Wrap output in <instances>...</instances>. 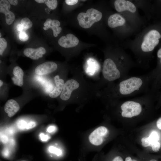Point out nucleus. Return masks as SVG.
<instances>
[{
	"mask_svg": "<svg viewBox=\"0 0 161 161\" xmlns=\"http://www.w3.org/2000/svg\"><path fill=\"white\" fill-rule=\"evenodd\" d=\"M21 24L23 27L24 30H26L31 28L32 23L31 20L27 18H24L21 21Z\"/></svg>",
	"mask_w": 161,
	"mask_h": 161,
	"instance_id": "f3484780",
	"label": "nucleus"
},
{
	"mask_svg": "<svg viewBox=\"0 0 161 161\" xmlns=\"http://www.w3.org/2000/svg\"><path fill=\"white\" fill-rule=\"evenodd\" d=\"M157 56L160 60V62L161 64V48L158 50L157 52Z\"/></svg>",
	"mask_w": 161,
	"mask_h": 161,
	"instance_id": "72a5a7b5",
	"label": "nucleus"
},
{
	"mask_svg": "<svg viewBox=\"0 0 161 161\" xmlns=\"http://www.w3.org/2000/svg\"><path fill=\"white\" fill-rule=\"evenodd\" d=\"M46 52V50L43 47L36 49L28 48L25 49L23 53L25 55L31 59L36 60L43 57V55Z\"/></svg>",
	"mask_w": 161,
	"mask_h": 161,
	"instance_id": "ddd939ff",
	"label": "nucleus"
},
{
	"mask_svg": "<svg viewBox=\"0 0 161 161\" xmlns=\"http://www.w3.org/2000/svg\"><path fill=\"white\" fill-rule=\"evenodd\" d=\"M55 86L52 91L49 94V96L51 98H55L61 95L64 85V80L60 78L59 76H55L54 78Z\"/></svg>",
	"mask_w": 161,
	"mask_h": 161,
	"instance_id": "2eb2a0df",
	"label": "nucleus"
},
{
	"mask_svg": "<svg viewBox=\"0 0 161 161\" xmlns=\"http://www.w3.org/2000/svg\"><path fill=\"white\" fill-rule=\"evenodd\" d=\"M10 4L16 5L18 3V1L17 0H8Z\"/></svg>",
	"mask_w": 161,
	"mask_h": 161,
	"instance_id": "c9c22d12",
	"label": "nucleus"
},
{
	"mask_svg": "<svg viewBox=\"0 0 161 161\" xmlns=\"http://www.w3.org/2000/svg\"><path fill=\"white\" fill-rule=\"evenodd\" d=\"M10 4L7 0L0 1V12L4 14L5 16L6 23L8 25L11 24L15 19L14 13L10 10Z\"/></svg>",
	"mask_w": 161,
	"mask_h": 161,
	"instance_id": "1a4fd4ad",
	"label": "nucleus"
},
{
	"mask_svg": "<svg viewBox=\"0 0 161 161\" xmlns=\"http://www.w3.org/2000/svg\"><path fill=\"white\" fill-rule=\"evenodd\" d=\"M78 38L72 34H68L66 37L63 36L58 40V44L61 47L68 48L75 47L79 43Z\"/></svg>",
	"mask_w": 161,
	"mask_h": 161,
	"instance_id": "9b49d317",
	"label": "nucleus"
},
{
	"mask_svg": "<svg viewBox=\"0 0 161 161\" xmlns=\"http://www.w3.org/2000/svg\"><path fill=\"white\" fill-rule=\"evenodd\" d=\"M149 92L134 99L123 102L120 106L122 117L131 118L140 115L143 111L142 103L147 98Z\"/></svg>",
	"mask_w": 161,
	"mask_h": 161,
	"instance_id": "20e7f679",
	"label": "nucleus"
},
{
	"mask_svg": "<svg viewBox=\"0 0 161 161\" xmlns=\"http://www.w3.org/2000/svg\"><path fill=\"white\" fill-rule=\"evenodd\" d=\"M43 29H44V30H47V28L46 27H43Z\"/></svg>",
	"mask_w": 161,
	"mask_h": 161,
	"instance_id": "79ce46f5",
	"label": "nucleus"
},
{
	"mask_svg": "<svg viewBox=\"0 0 161 161\" xmlns=\"http://www.w3.org/2000/svg\"><path fill=\"white\" fill-rule=\"evenodd\" d=\"M149 161H157L156 160L154 159L151 160Z\"/></svg>",
	"mask_w": 161,
	"mask_h": 161,
	"instance_id": "a19ab883",
	"label": "nucleus"
},
{
	"mask_svg": "<svg viewBox=\"0 0 161 161\" xmlns=\"http://www.w3.org/2000/svg\"><path fill=\"white\" fill-rule=\"evenodd\" d=\"M0 38H1V33H0Z\"/></svg>",
	"mask_w": 161,
	"mask_h": 161,
	"instance_id": "37998d69",
	"label": "nucleus"
},
{
	"mask_svg": "<svg viewBox=\"0 0 161 161\" xmlns=\"http://www.w3.org/2000/svg\"><path fill=\"white\" fill-rule=\"evenodd\" d=\"M56 128L54 126H49L47 129V131L49 132H52L54 131Z\"/></svg>",
	"mask_w": 161,
	"mask_h": 161,
	"instance_id": "2f4dec72",
	"label": "nucleus"
},
{
	"mask_svg": "<svg viewBox=\"0 0 161 161\" xmlns=\"http://www.w3.org/2000/svg\"><path fill=\"white\" fill-rule=\"evenodd\" d=\"M79 83L74 79L69 80L65 83L60 98L64 100H67L70 98L72 92L79 87Z\"/></svg>",
	"mask_w": 161,
	"mask_h": 161,
	"instance_id": "0eeeda50",
	"label": "nucleus"
},
{
	"mask_svg": "<svg viewBox=\"0 0 161 161\" xmlns=\"http://www.w3.org/2000/svg\"><path fill=\"white\" fill-rule=\"evenodd\" d=\"M161 38L160 32L155 29L148 30L144 33L140 43V47L134 52L140 65L144 66H147L148 55L159 44Z\"/></svg>",
	"mask_w": 161,
	"mask_h": 161,
	"instance_id": "7ed1b4c3",
	"label": "nucleus"
},
{
	"mask_svg": "<svg viewBox=\"0 0 161 161\" xmlns=\"http://www.w3.org/2000/svg\"><path fill=\"white\" fill-rule=\"evenodd\" d=\"M66 3L68 5H72L76 4L78 2V0H66L65 1Z\"/></svg>",
	"mask_w": 161,
	"mask_h": 161,
	"instance_id": "bb28decb",
	"label": "nucleus"
},
{
	"mask_svg": "<svg viewBox=\"0 0 161 161\" xmlns=\"http://www.w3.org/2000/svg\"><path fill=\"white\" fill-rule=\"evenodd\" d=\"M152 76L150 73L138 76H129L120 80L111 89L109 97L119 99L146 93L150 91L149 86Z\"/></svg>",
	"mask_w": 161,
	"mask_h": 161,
	"instance_id": "f257e3e1",
	"label": "nucleus"
},
{
	"mask_svg": "<svg viewBox=\"0 0 161 161\" xmlns=\"http://www.w3.org/2000/svg\"><path fill=\"white\" fill-rule=\"evenodd\" d=\"M49 150L50 152L54 153L58 156L61 155L62 154L61 151L60 149L53 146L49 147Z\"/></svg>",
	"mask_w": 161,
	"mask_h": 161,
	"instance_id": "4be33fe9",
	"label": "nucleus"
},
{
	"mask_svg": "<svg viewBox=\"0 0 161 161\" xmlns=\"http://www.w3.org/2000/svg\"><path fill=\"white\" fill-rule=\"evenodd\" d=\"M1 138V142L3 143H6L7 142L8 138L6 136L3 135Z\"/></svg>",
	"mask_w": 161,
	"mask_h": 161,
	"instance_id": "7c9ffc66",
	"label": "nucleus"
},
{
	"mask_svg": "<svg viewBox=\"0 0 161 161\" xmlns=\"http://www.w3.org/2000/svg\"><path fill=\"white\" fill-rule=\"evenodd\" d=\"M27 124L26 121L21 120L18 121L17 126L19 129L21 130H24L26 129Z\"/></svg>",
	"mask_w": 161,
	"mask_h": 161,
	"instance_id": "393cba45",
	"label": "nucleus"
},
{
	"mask_svg": "<svg viewBox=\"0 0 161 161\" xmlns=\"http://www.w3.org/2000/svg\"><path fill=\"white\" fill-rule=\"evenodd\" d=\"M135 66L131 58L125 53L117 62L110 58L104 60L103 66L102 75L106 81L112 82L129 77L130 70Z\"/></svg>",
	"mask_w": 161,
	"mask_h": 161,
	"instance_id": "f03ea898",
	"label": "nucleus"
},
{
	"mask_svg": "<svg viewBox=\"0 0 161 161\" xmlns=\"http://www.w3.org/2000/svg\"><path fill=\"white\" fill-rule=\"evenodd\" d=\"M157 126L159 129L161 130V117L159 119L157 120Z\"/></svg>",
	"mask_w": 161,
	"mask_h": 161,
	"instance_id": "e433bc0d",
	"label": "nucleus"
},
{
	"mask_svg": "<svg viewBox=\"0 0 161 161\" xmlns=\"http://www.w3.org/2000/svg\"><path fill=\"white\" fill-rule=\"evenodd\" d=\"M51 23L53 26L55 27H59L60 25V23L57 20H52Z\"/></svg>",
	"mask_w": 161,
	"mask_h": 161,
	"instance_id": "c85d7f7f",
	"label": "nucleus"
},
{
	"mask_svg": "<svg viewBox=\"0 0 161 161\" xmlns=\"http://www.w3.org/2000/svg\"></svg>",
	"mask_w": 161,
	"mask_h": 161,
	"instance_id": "c03bdc74",
	"label": "nucleus"
},
{
	"mask_svg": "<svg viewBox=\"0 0 161 161\" xmlns=\"http://www.w3.org/2000/svg\"><path fill=\"white\" fill-rule=\"evenodd\" d=\"M3 84V82L1 80H0V86L1 87Z\"/></svg>",
	"mask_w": 161,
	"mask_h": 161,
	"instance_id": "ea45409f",
	"label": "nucleus"
},
{
	"mask_svg": "<svg viewBox=\"0 0 161 161\" xmlns=\"http://www.w3.org/2000/svg\"><path fill=\"white\" fill-rule=\"evenodd\" d=\"M108 132L107 128L104 126H99L90 134L89 137V140L94 145H100L103 142Z\"/></svg>",
	"mask_w": 161,
	"mask_h": 161,
	"instance_id": "423d86ee",
	"label": "nucleus"
},
{
	"mask_svg": "<svg viewBox=\"0 0 161 161\" xmlns=\"http://www.w3.org/2000/svg\"><path fill=\"white\" fill-rule=\"evenodd\" d=\"M112 161H124L123 158L120 156H117L115 157Z\"/></svg>",
	"mask_w": 161,
	"mask_h": 161,
	"instance_id": "f704fd0d",
	"label": "nucleus"
},
{
	"mask_svg": "<svg viewBox=\"0 0 161 161\" xmlns=\"http://www.w3.org/2000/svg\"><path fill=\"white\" fill-rule=\"evenodd\" d=\"M51 22L48 27V28H47V29H48L49 28L51 29L53 31V34L54 36L55 37H56L58 36V34L60 33L61 32L62 28L60 27H55L53 26Z\"/></svg>",
	"mask_w": 161,
	"mask_h": 161,
	"instance_id": "6ab92c4d",
	"label": "nucleus"
},
{
	"mask_svg": "<svg viewBox=\"0 0 161 161\" xmlns=\"http://www.w3.org/2000/svg\"><path fill=\"white\" fill-rule=\"evenodd\" d=\"M151 140V144L154 142L158 141L159 137L157 133L155 131H152L148 137Z\"/></svg>",
	"mask_w": 161,
	"mask_h": 161,
	"instance_id": "412c9836",
	"label": "nucleus"
},
{
	"mask_svg": "<svg viewBox=\"0 0 161 161\" xmlns=\"http://www.w3.org/2000/svg\"><path fill=\"white\" fill-rule=\"evenodd\" d=\"M45 0H35V1L36 2L39 3H44Z\"/></svg>",
	"mask_w": 161,
	"mask_h": 161,
	"instance_id": "58836bf2",
	"label": "nucleus"
},
{
	"mask_svg": "<svg viewBox=\"0 0 161 161\" xmlns=\"http://www.w3.org/2000/svg\"><path fill=\"white\" fill-rule=\"evenodd\" d=\"M7 45V42L4 38H0V55H2L6 49Z\"/></svg>",
	"mask_w": 161,
	"mask_h": 161,
	"instance_id": "aec40b11",
	"label": "nucleus"
},
{
	"mask_svg": "<svg viewBox=\"0 0 161 161\" xmlns=\"http://www.w3.org/2000/svg\"><path fill=\"white\" fill-rule=\"evenodd\" d=\"M125 161H134V160H132L131 157H128L126 158Z\"/></svg>",
	"mask_w": 161,
	"mask_h": 161,
	"instance_id": "4c0bfd02",
	"label": "nucleus"
},
{
	"mask_svg": "<svg viewBox=\"0 0 161 161\" xmlns=\"http://www.w3.org/2000/svg\"><path fill=\"white\" fill-rule=\"evenodd\" d=\"M142 145L144 147L151 146V142L149 137H143L141 139Z\"/></svg>",
	"mask_w": 161,
	"mask_h": 161,
	"instance_id": "5701e85b",
	"label": "nucleus"
},
{
	"mask_svg": "<svg viewBox=\"0 0 161 161\" xmlns=\"http://www.w3.org/2000/svg\"><path fill=\"white\" fill-rule=\"evenodd\" d=\"M44 3L48 7L52 10L56 9L58 5L56 0H45Z\"/></svg>",
	"mask_w": 161,
	"mask_h": 161,
	"instance_id": "a211bd4d",
	"label": "nucleus"
},
{
	"mask_svg": "<svg viewBox=\"0 0 161 161\" xmlns=\"http://www.w3.org/2000/svg\"><path fill=\"white\" fill-rule=\"evenodd\" d=\"M102 17V13L94 8L88 9L86 13H79L77 19L80 26L83 28H89L93 24L100 21Z\"/></svg>",
	"mask_w": 161,
	"mask_h": 161,
	"instance_id": "39448f33",
	"label": "nucleus"
},
{
	"mask_svg": "<svg viewBox=\"0 0 161 161\" xmlns=\"http://www.w3.org/2000/svg\"><path fill=\"white\" fill-rule=\"evenodd\" d=\"M109 26L112 28L124 26L126 23V21L124 16L120 14L115 13L110 15L107 21Z\"/></svg>",
	"mask_w": 161,
	"mask_h": 161,
	"instance_id": "f8f14e48",
	"label": "nucleus"
},
{
	"mask_svg": "<svg viewBox=\"0 0 161 161\" xmlns=\"http://www.w3.org/2000/svg\"><path fill=\"white\" fill-rule=\"evenodd\" d=\"M36 123L33 122H30L27 124L26 129L28 130L33 128L35 126Z\"/></svg>",
	"mask_w": 161,
	"mask_h": 161,
	"instance_id": "cd10ccee",
	"label": "nucleus"
},
{
	"mask_svg": "<svg viewBox=\"0 0 161 161\" xmlns=\"http://www.w3.org/2000/svg\"><path fill=\"white\" fill-rule=\"evenodd\" d=\"M16 28L17 30L21 32H23L24 30L23 27L21 24H18Z\"/></svg>",
	"mask_w": 161,
	"mask_h": 161,
	"instance_id": "473e14b6",
	"label": "nucleus"
},
{
	"mask_svg": "<svg viewBox=\"0 0 161 161\" xmlns=\"http://www.w3.org/2000/svg\"><path fill=\"white\" fill-rule=\"evenodd\" d=\"M13 74L14 76L12 78L14 84L19 86H22L23 84V70L20 67L16 66L13 69Z\"/></svg>",
	"mask_w": 161,
	"mask_h": 161,
	"instance_id": "dca6fc26",
	"label": "nucleus"
},
{
	"mask_svg": "<svg viewBox=\"0 0 161 161\" xmlns=\"http://www.w3.org/2000/svg\"><path fill=\"white\" fill-rule=\"evenodd\" d=\"M19 109L20 106L18 103L12 99L8 100L4 106V111L9 117L15 115Z\"/></svg>",
	"mask_w": 161,
	"mask_h": 161,
	"instance_id": "4468645a",
	"label": "nucleus"
},
{
	"mask_svg": "<svg viewBox=\"0 0 161 161\" xmlns=\"http://www.w3.org/2000/svg\"><path fill=\"white\" fill-rule=\"evenodd\" d=\"M114 6L116 10L119 13L128 11L135 13L137 7L132 2L126 0H116L114 2Z\"/></svg>",
	"mask_w": 161,
	"mask_h": 161,
	"instance_id": "6e6552de",
	"label": "nucleus"
},
{
	"mask_svg": "<svg viewBox=\"0 0 161 161\" xmlns=\"http://www.w3.org/2000/svg\"><path fill=\"white\" fill-rule=\"evenodd\" d=\"M57 68V64L52 61H47L41 64L35 68V73L39 75H44L55 71Z\"/></svg>",
	"mask_w": 161,
	"mask_h": 161,
	"instance_id": "9d476101",
	"label": "nucleus"
},
{
	"mask_svg": "<svg viewBox=\"0 0 161 161\" xmlns=\"http://www.w3.org/2000/svg\"><path fill=\"white\" fill-rule=\"evenodd\" d=\"M151 146L152 148V150L154 152H156L159 151L160 147V145L158 141H157L153 143Z\"/></svg>",
	"mask_w": 161,
	"mask_h": 161,
	"instance_id": "b1692460",
	"label": "nucleus"
},
{
	"mask_svg": "<svg viewBox=\"0 0 161 161\" xmlns=\"http://www.w3.org/2000/svg\"><path fill=\"white\" fill-rule=\"evenodd\" d=\"M18 37L19 39L22 41H26L29 38L28 35L24 32H21L19 33Z\"/></svg>",
	"mask_w": 161,
	"mask_h": 161,
	"instance_id": "a878e982",
	"label": "nucleus"
},
{
	"mask_svg": "<svg viewBox=\"0 0 161 161\" xmlns=\"http://www.w3.org/2000/svg\"><path fill=\"white\" fill-rule=\"evenodd\" d=\"M40 137L41 140L44 141H46L49 139V137L47 135L41 133L40 134Z\"/></svg>",
	"mask_w": 161,
	"mask_h": 161,
	"instance_id": "c756f323",
	"label": "nucleus"
}]
</instances>
